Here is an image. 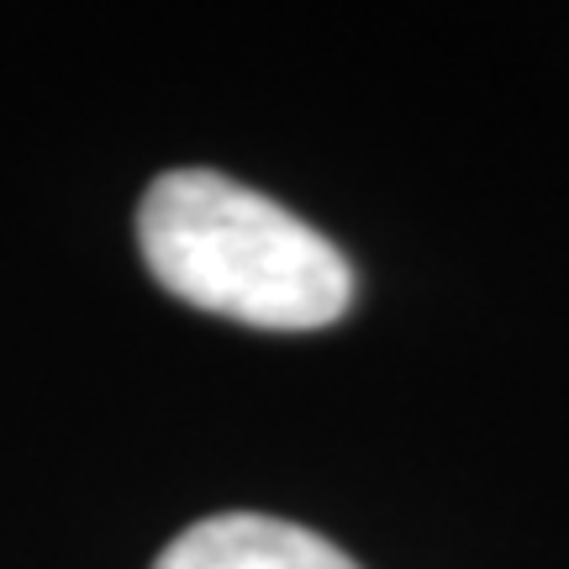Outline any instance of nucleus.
<instances>
[{"label": "nucleus", "mask_w": 569, "mask_h": 569, "mask_svg": "<svg viewBox=\"0 0 569 569\" xmlns=\"http://www.w3.org/2000/svg\"><path fill=\"white\" fill-rule=\"evenodd\" d=\"M153 569H359L343 549H332L327 538L280 522V517H206L196 528H184L169 549L159 553Z\"/></svg>", "instance_id": "nucleus-2"}, {"label": "nucleus", "mask_w": 569, "mask_h": 569, "mask_svg": "<svg viewBox=\"0 0 569 569\" xmlns=\"http://www.w3.org/2000/svg\"><path fill=\"white\" fill-rule=\"evenodd\" d=\"M138 248L169 296L227 322L311 332L353 301V269L317 227L211 169L148 184Z\"/></svg>", "instance_id": "nucleus-1"}]
</instances>
